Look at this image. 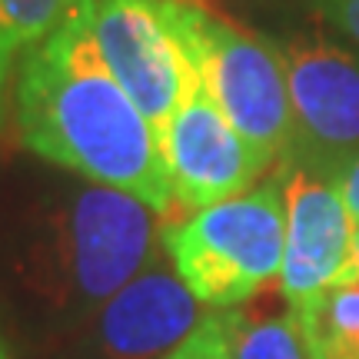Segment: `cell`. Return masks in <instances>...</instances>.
Returning a JSON list of instances; mask_svg holds the SVG:
<instances>
[{"instance_id":"13","label":"cell","mask_w":359,"mask_h":359,"mask_svg":"<svg viewBox=\"0 0 359 359\" xmlns=\"http://www.w3.org/2000/svg\"><path fill=\"white\" fill-rule=\"evenodd\" d=\"M233 326H236V313L217 309L203 316L200 326L163 359H233Z\"/></svg>"},{"instance_id":"9","label":"cell","mask_w":359,"mask_h":359,"mask_svg":"<svg viewBox=\"0 0 359 359\" xmlns=\"http://www.w3.org/2000/svg\"><path fill=\"white\" fill-rule=\"evenodd\" d=\"M203 303L187 290L173 263H154L114 293L100 309V339L116 359H150L170 353L203 320Z\"/></svg>"},{"instance_id":"8","label":"cell","mask_w":359,"mask_h":359,"mask_svg":"<svg viewBox=\"0 0 359 359\" xmlns=\"http://www.w3.org/2000/svg\"><path fill=\"white\" fill-rule=\"evenodd\" d=\"M286 193V253L280 290L290 306H303L316 293L343 280L353 259V219L336 177L283 160Z\"/></svg>"},{"instance_id":"6","label":"cell","mask_w":359,"mask_h":359,"mask_svg":"<svg viewBox=\"0 0 359 359\" xmlns=\"http://www.w3.org/2000/svg\"><path fill=\"white\" fill-rule=\"evenodd\" d=\"M293 103V163L339 177L359 156V60L320 40L283 47Z\"/></svg>"},{"instance_id":"17","label":"cell","mask_w":359,"mask_h":359,"mask_svg":"<svg viewBox=\"0 0 359 359\" xmlns=\"http://www.w3.org/2000/svg\"><path fill=\"white\" fill-rule=\"evenodd\" d=\"M7 74H11V64L0 60V116H4V87H7Z\"/></svg>"},{"instance_id":"10","label":"cell","mask_w":359,"mask_h":359,"mask_svg":"<svg viewBox=\"0 0 359 359\" xmlns=\"http://www.w3.org/2000/svg\"><path fill=\"white\" fill-rule=\"evenodd\" d=\"M313 359H359V273L293 306Z\"/></svg>"},{"instance_id":"16","label":"cell","mask_w":359,"mask_h":359,"mask_svg":"<svg viewBox=\"0 0 359 359\" xmlns=\"http://www.w3.org/2000/svg\"><path fill=\"white\" fill-rule=\"evenodd\" d=\"M346 273H359V226H356V233H353V259H349ZM346 273H343V276H346Z\"/></svg>"},{"instance_id":"12","label":"cell","mask_w":359,"mask_h":359,"mask_svg":"<svg viewBox=\"0 0 359 359\" xmlns=\"http://www.w3.org/2000/svg\"><path fill=\"white\" fill-rule=\"evenodd\" d=\"M70 0H0V60L30 50L64 20Z\"/></svg>"},{"instance_id":"2","label":"cell","mask_w":359,"mask_h":359,"mask_svg":"<svg viewBox=\"0 0 359 359\" xmlns=\"http://www.w3.org/2000/svg\"><path fill=\"white\" fill-rule=\"evenodd\" d=\"M163 13L196 77L257 160L266 170L283 163L293 150V103L283 53L196 0H163Z\"/></svg>"},{"instance_id":"4","label":"cell","mask_w":359,"mask_h":359,"mask_svg":"<svg viewBox=\"0 0 359 359\" xmlns=\"http://www.w3.org/2000/svg\"><path fill=\"white\" fill-rule=\"evenodd\" d=\"M90 34L107 70L160 137L190 80V60L167 24L163 0H90Z\"/></svg>"},{"instance_id":"5","label":"cell","mask_w":359,"mask_h":359,"mask_svg":"<svg viewBox=\"0 0 359 359\" xmlns=\"http://www.w3.org/2000/svg\"><path fill=\"white\" fill-rule=\"evenodd\" d=\"M133 193L90 183L67 213V266L83 303H107L154 263L163 223Z\"/></svg>"},{"instance_id":"7","label":"cell","mask_w":359,"mask_h":359,"mask_svg":"<svg viewBox=\"0 0 359 359\" xmlns=\"http://www.w3.org/2000/svg\"><path fill=\"white\" fill-rule=\"evenodd\" d=\"M160 150L167 163L173 206L193 213L240 196L250 190V183H257L259 173H266L193 67L177 114L160 133Z\"/></svg>"},{"instance_id":"15","label":"cell","mask_w":359,"mask_h":359,"mask_svg":"<svg viewBox=\"0 0 359 359\" xmlns=\"http://www.w3.org/2000/svg\"><path fill=\"white\" fill-rule=\"evenodd\" d=\"M339 193H343V203L349 210V219H353V226H359V156L356 160H349L346 167L339 170Z\"/></svg>"},{"instance_id":"18","label":"cell","mask_w":359,"mask_h":359,"mask_svg":"<svg viewBox=\"0 0 359 359\" xmlns=\"http://www.w3.org/2000/svg\"><path fill=\"white\" fill-rule=\"evenodd\" d=\"M0 359H7V349H4V343H0Z\"/></svg>"},{"instance_id":"1","label":"cell","mask_w":359,"mask_h":359,"mask_svg":"<svg viewBox=\"0 0 359 359\" xmlns=\"http://www.w3.org/2000/svg\"><path fill=\"white\" fill-rule=\"evenodd\" d=\"M13 110L20 140L37 156L133 193L160 217L173 206L160 137L100 60L90 0H70L64 20L20 53Z\"/></svg>"},{"instance_id":"14","label":"cell","mask_w":359,"mask_h":359,"mask_svg":"<svg viewBox=\"0 0 359 359\" xmlns=\"http://www.w3.org/2000/svg\"><path fill=\"white\" fill-rule=\"evenodd\" d=\"M323 11L343 34L359 40V0H323Z\"/></svg>"},{"instance_id":"3","label":"cell","mask_w":359,"mask_h":359,"mask_svg":"<svg viewBox=\"0 0 359 359\" xmlns=\"http://www.w3.org/2000/svg\"><path fill=\"white\" fill-rule=\"evenodd\" d=\"M163 250L203 306L230 309L250 299L283 269V173L240 196L196 210L180 223H163Z\"/></svg>"},{"instance_id":"11","label":"cell","mask_w":359,"mask_h":359,"mask_svg":"<svg viewBox=\"0 0 359 359\" xmlns=\"http://www.w3.org/2000/svg\"><path fill=\"white\" fill-rule=\"evenodd\" d=\"M233 359H313L296 309L290 306L286 313H269L257 320L236 313Z\"/></svg>"}]
</instances>
